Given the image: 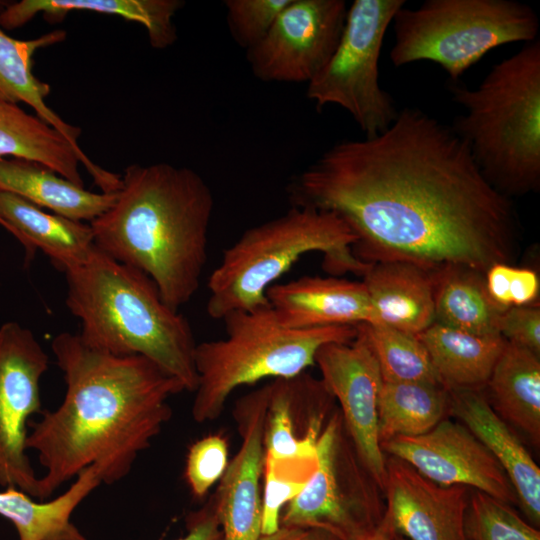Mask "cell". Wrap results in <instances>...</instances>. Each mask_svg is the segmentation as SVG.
Returning <instances> with one entry per match:
<instances>
[{"instance_id":"5b68a950","label":"cell","mask_w":540,"mask_h":540,"mask_svg":"<svg viewBox=\"0 0 540 540\" xmlns=\"http://www.w3.org/2000/svg\"><path fill=\"white\" fill-rule=\"evenodd\" d=\"M464 115L451 128L487 180L507 197L540 187V41L493 66L475 89L449 86Z\"/></svg>"},{"instance_id":"4dcf8cb0","label":"cell","mask_w":540,"mask_h":540,"mask_svg":"<svg viewBox=\"0 0 540 540\" xmlns=\"http://www.w3.org/2000/svg\"><path fill=\"white\" fill-rule=\"evenodd\" d=\"M357 327L375 356L382 381L442 384L416 334L367 323Z\"/></svg>"},{"instance_id":"6da1fadb","label":"cell","mask_w":540,"mask_h":540,"mask_svg":"<svg viewBox=\"0 0 540 540\" xmlns=\"http://www.w3.org/2000/svg\"><path fill=\"white\" fill-rule=\"evenodd\" d=\"M291 206L339 216L362 262H408L428 271H485L510 263L518 220L451 126L419 108L398 111L382 133L344 140L296 174Z\"/></svg>"},{"instance_id":"3957f363","label":"cell","mask_w":540,"mask_h":540,"mask_svg":"<svg viewBox=\"0 0 540 540\" xmlns=\"http://www.w3.org/2000/svg\"><path fill=\"white\" fill-rule=\"evenodd\" d=\"M213 210L212 191L193 169L132 164L111 207L90 226L99 250L145 273L179 311L200 287Z\"/></svg>"},{"instance_id":"9a60e30c","label":"cell","mask_w":540,"mask_h":540,"mask_svg":"<svg viewBox=\"0 0 540 540\" xmlns=\"http://www.w3.org/2000/svg\"><path fill=\"white\" fill-rule=\"evenodd\" d=\"M334 397L321 379L305 372L270 383L264 423V467L314 473L317 442L335 409Z\"/></svg>"},{"instance_id":"1f68e13d","label":"cell","mask_w":540,"mask_h":540,"mask_svg":"<svg viewBox=\"0 0 540 540\" xmlns=\"http://www.w3.org/2000/svg\"><path fill=\"white\" fill-rule=\"evenodd\" d=\"M465 530L468 540H540L539 529L510 504L474 489L469 497Z\"/></svg>"},{"instance_id":"ab89813d","label":"cell","mask_w":540,"mask_h":540,"mask_svg":"<svg viewBox=\"0 0 540 540\" xmlns=\"http://www.w3.org/2000/svg\"><path fill=\"white\" fill-rule=\"evenodd\" d=\"M7 4L3 1H0V12L5 8Z\"/></svg>"},{"instance_id":"8992f818","label":"cell","mask_w":540,"mask_h":540,"mask_svg":"<svg viewBox=\"0 0 540 540\" xmlns=\"http://www.w3.org/2000/svg\"><path fill=\"white\" fill-rule=\"evenodd\" d=\"M356 235L336 214L291 206L274 219L246 229L224 252L208 280V315L215 320L238 310L268 304L269 287L305 254L324 255V269L335 275L363 276L371 264L352 251Z\"/></svg>"},{"instance_id":"7a4b0ae2","label":"cell","mask_w":540,"mask_h":540,"mask_svg":"<svg viewBox=\"0 0 540 540\" xmlns=\"http://www.w3.org/2000/svg\"><path fill=\"white\" fill-rule=\"evenodd\" d=\"M51 348L66 390L55 410L29 423L27 449L45 469L39 501L91 465L104 484L126 477L170 420L169 398L185 391L151 360L91 348L78 333H59Z\"/></svg>"},{"instance_id":"f35d334b","label":"cell","mask_w":540,"mask_h":540,"mask_svg":"<svg viewBox=\"0 0 540 540\" xmlns=\"http://www.w3.org/2000/svg\"><path fill=\"white\" fill-rule=\"evenodd\" d=\"M361 540H409L383 516L381 523Z\"/></svg>"},{"instance_id":"836d02e7","label":"cell","mask_w":540,"mask_h":540,"mask_svg":"<svg viewBox=\"0 0 540 540\" xmlns=\"http://www.w3.org/2000/svg\"><path fill=\"white\" fill-rule=\"evenodd\" d=\"M229 463V447L222 434H210L195 441L188 450L185 479L196 499H202L220 481Z\"/></svg>"},{"instance_id":"d6986e66","label":"cell","mask_w":540,"mask_h":540,"mask_svg":"<svg viewBox=\"0 0 540 540\" xmlns=\"http://www.w3.org/2000/svg\"><path fill=\"white\" fill-rule=\"evenodd\" d=\"M449 391L450 414L490 451L510 480L528 522L540 524V469L508 424L494 411L482 390Z\"/></svg>"},{"instance_id":"f546056e","label":"cell","mask_w":540,"mask_h":540,"mask_svg":"<svg viewBox=\"0 0 540 540\" xmlns=\"http://www.w3.org/2000/svg\"><path fill=\"white\" fill-rule=\"evenodd\" d=\"M448 413L449 391L442 384L382 381L378 397L380 445L396 436L422 435Z\"/></svg>"},{"instance_id":"8fae6325","label":"cell","mask_w":540,"mask_h":540,"mask_svg":"<svg viewBox=\"0 0 540 540\" xmlns=\"http://www.w3.org/2000/svg\"><path fill=\"white\" fill-rule=\"evenodd\" d=\"M49 356L33 332L17 322L0 326V486L39 501L40 480L27 455L30 417L43 413L40 380Z\"/></svg>"},{"instance_id":"83f0119b","label":"cell","mask_w":540,"mask_h":540,"mask_svg":"<svg viewBox=\"0 0 540 540\" xmlns=\"http://www.w3.org/2000/svg\"><path fill=\"white\" fill-rule=\"evenodd\" d=\"M430 272L436 323L478 336H500L498 321L505 309L489 296L484 273L461 265Z\"/></svg>"},{"instance_id":"9c48e42d","label":"cell","mask_w":540,"mask_h":540,"mask_svg":"<svg viewBox=\"0 0 540 540\" xmlns=\"http://www.w3.org/2000/svg\"><path fill=\"white\" fill-rule=\"evenodd\" d=\"M404 5V0H355L335 52L307 84L306 96L318 111L340 106L368 138L384 132L398 114L380 86L378 63L388 26Z\"/></svg>"},{"instance_id":"5bb4252c","label":"cell","mask_w":540,"mask_h":540,"mask_svg":"<svg viewBox=\"0 0 540 540\" xmlns=\"http://www.w3.org/2000/svg\"><path fill=\"white\" fill-rule=\"evenodd\" d=\"M384 454L399 458L441 485H462L510 505L517 503L505 471L463 424L448 419L418 436H396L381 443Z\"/></svg>"},{"instance_id":"d4e9b609","label":"cell","mask_w":540,"mask_h":540,"mask_svg":"<svg viewBox=\"0 0 540 540\" xmlns=\"http://www.w3.org/2000/svg\"><path fill=\"white\" fill-rule=\"evenodd\" d=\"M100 484L99 472L91 465L50 501H35L16 488H5L0 491V515L14 525L18 540H87L71 517Z\"/></svg>"},{"instance_id":"ba28073f","label":"cell","mask_w":540,"mask_h":540,"mask_svg":"<svg viewBox=\"0 0 540 540\" xmlns=\"http://www.w3.org/2000/svg\"><path fill=\"white\" fill-rule=\"evenodd\" d=\"M392 22L394 66L434 62L454 82L492 49L533 42L539 31L534 9L514 0H426L402 7Z\"/></svg>"},{"instance_id":"8d00e7d4","label":"cell","mask_w":540,"mask_h":540,"mask_svg":"<svg viewBox=\"0 0 540 540\" xmlns=\"http://www.w3.org/2000/svg\"><path fill=\"white\" fill-rule=\"evenodd\" d=\"M186 534L175 540H223L222 530L211 496L186 518Z\"/></svg>"},{"instance_id":"4316f807","label":"cell","mask_w":540,"mask_h":540,"mask_svg":"<svg viewBox=\"0 0 540 540\" xmlns=\"http://www.w3.org/2000/svg\"><path fill=\"white\" fill-rule=\"evenodd\" d=\"M484 389L494 411L525 433L535 445L540 441L539 355L511 342L498 357Z\"/></svg>"},{"instance_id":"cb8c5ba5","label":"cell","mask_w":540,"mask_h":540,"mask_svg":"<svg viewBox=\"0 0 540 540\" xmlns=\"http://www.w3.org/2000/svg\"><path fill=\"white\" fill-rule=\"evenodd\" d=\"M0 191L81 222L95 220L116 198V192H91L42 164L3 157H0Z\"/></svg>"},{"instance_id":"ffe728a7","label":"cell","mask_w":540,"mask_h":540,"mask_svg":"<svg viewBox=\"0 0 540 540\" xmlns=\"http://www.w3.org/2000/svg\"><path fill=\"white\" fill-rule=\"evenodd\" d=\"M0 157L42 164L65 179L84 187L79 165L83 164L101 192L119 190L121 176L93 163L77 151L55 128L18 104L0 101Z\"/></svg>"},{"instance_id":"60d3db41","label":"cell","mask_w":540,"mask_h":540,"mask_svg":"<svg viewBox=\"0 0 540 540\" xmlns=\"http://www.w3.org/2000/svg\"><path fill=\"white\" fill-rule=\"evenodd\" d=\"M0 225H1L4 229H6V225L4 224V222H3L1 219H0Z\"/></svg>"},{"instance_id":"f1b7e54d","label":"cell","mask_w":540,"mask_h":540,"mask_svg":"<svg viewBox=\"0 0 540 540\" xmlns=\"http://www.w3.org/2000/svg\"><path fill=\"white\" fill-rule=\"evenodd\" d=\"M66 32L54 30L31 40H18L7 35L0 27V101L25 103L37 116L60 132L79 152L81 129L65 122L46 103L50 86L40 81L32 72L35 52L64 41Z\"/></svg>"},{"instance_id":"7402d4cb","label":"cell","mask_w":540,"mask_h":540,"mask_svg":"<svg viewBox=\"0 0 540 540\" xmlns=\"http://www.w3.org/2000/svg\"><path fill=\"white\" fill-rule=\"evenodd\" d=\"M0 219L24 247L26 262L39 249L65 272L86 262L95 249L90 224L46 212L9 192L0 191Z\"/></svg>"},{"instance_id":"277c9868","label":"cell","mask_w":540,"mask_h":540,"mask_svg":"<svg viewBox=\"0 0 540 540\" xmlns=\"http://www.w3.org/2000/svg\"><path fill=\"white\" fill-rule=\"evenodd\" d=\"M66 305L79 319L82 341L114 355H140L197 386L195 341L188 320L162 299L150 277L96 246L83 264L66 270Z\"/></svg>"},{"instance_id":"30bf717a","label":"cell","mask_w":540,"mask_h":540,"mask_svg":"<svg viewBox=\"0 0 540 540\" xmlns=\"http://www.w3.org/2000/svg\"><path fill=\"white\" fill-rule=\"evenodd\" d=\"M318 467L282 510L280 524L324 530L339 540H361L382 521V492L365 469L345 430L339 408L317 442Z\"/></svg>"},{"instance_id":"44dd1931","label":"cell","mask_w":540,"mask_h":540,"mask_svg":"<svg viewBox=\"0 0 540 540\" xmlns=\"http://www.w3.org/2000/svg\"><path fill=\"white\" fill-rule=\"evenodd\" d=\"M362 277L369 299L367 324L417 335L435 322L430 271L408 262H379Z\"/></svg>"},{"instance_id":"52a82bcc","label":"cell","mask_w":540,"mask_h":540,"mask_svg":"<svg viewBox=\"0 0 540 540\" xmlns=\"http://www.w3.org/2000/svg\"><path fill=\"white\" fill-rule=\"evenodd\" d=\"M226 335L197 344V386L191 414L197 423L217 419L239 387L266 378L295 377L315 364L318 350L329 343L353 341L357 326L290 329L277 320L269 303L227 314Z\"/></svg>"},{"instance_id":"e575fe53","label":"cell","mask_w":540,"mask_h":540,"mask_svg":"<svg viewBox=\"0 0 540 540\" xmlns=\"http://www.w3.org/2000/svg\"><path fill=\"white\" fill-rule=\"evenodd\" d=\"M484 279L489 296L503 309L539 303L540 281L535 270L495 263L485 271Z\"/></svg>"},{"instance_id":"4fadbf2b","label":"cell","mask_w":540,"mask_h":540,"mask_svg":"<svg viewBox=\"0 0 540 540\" xmlns=\"http://www.w3.org/2000/svg\"><path fill=\"white\" fill-rule=\"evenodd\" d=\"M315 364L325 387L339 403L345 430L358 458L383 493L386 455L378 433L382 377L371 348L358 329L351 342L322 346Z\"/></svg>"},{"instance_id":"d6a6232c","label":"cell","mask_w":540,"mask_h":540,"mask_svg":"<svg viewBox=\"0 0 540 540\" xmlns=\"http://www.w3.org/2000/svg\"><path fill=\"white\" fill-rule=\"evenodd\" d=\"M291 0H226V23L231 37L246 51L257 45Z\"/></svg>"},{"instance_id":"ac0fdd59","label":"cell","mask_w":540,"mask_h":540,"mask_svg":"<svg viewBox=\"0 0 540 540\" xmlns=\"http://www.w3.org/2000/svg\"><path fill=\"white\" fill-rule=\"evenodd\" d=\"M278 322L290 329L368 323L369 299L362 281L301 276L266 292Z\"/></svg>"},{"instance_id":"603a6c76","label":"cell","mask_w":540,"mask_h":540,"mask_svg":"<svg viewBox=\"0 0 540 540\" xmlns=\"http://www.w3.org/2000/svg\"><path fill=\"white\" fill-rule=\"evenodd\" d=\"M183 5L180 0H22L7 4L0 12V27L19 28L39 13L55 23L72 11L96 12L141 24L147 31L150 45L165 49L177 40L173 19Z\"/></svg>"},{"instance_id":"e0dca14e","label":"cell","mask_w":540,"mask_h":540,"mask_svg":"<svg viewBox=\"0 0 540 540\" xmlns=\"http://www.w3.org/2000/svg\"><path fill=\"white\" fill-rule=\"evenodd\" d=\"M384 517L409 540H468L469 488L435 483L407 462L385 459Z\"/></svg>"},{"instance_id":"7c38bea8","label":"cell","mask_w":540,"mask_h":540,"mask_svg":"<svg viewBox=\"0 0 540 540\" xmlns=\"http://www.w3.org/2000/svg\"><path fill=\"white\" fill-rule=\"evenodd\" d=\"M347 10L344 0H291L265 37L246 51L253 76L308 84L335 52Z\"/></svg>"},{"instance_id":"d590c367","label":"cell","mask_w":540,"mask_h":540,"mask_svg":"<svg viewBox=\"0 0 540 540\" xmlns=\"http://www.w3.org/2000/svg\"><path fill=\"white\" fill-rule=\"evenodd\" d=\"M499 335L507 342L540 354L539 303L505 309L498 321Z\"/></svg>"},{"instance_id":"74e56055","label":"cell","mask_w":540,"mask_h":540,"mask_svg":"<svg viewBox=\"0 0 540 540\" xmlns=\"http://www.w3.org/2000/svg\"><path fill=\"white\" fill-rule=\"evenodd\" d=\"M259 540H339L332 534L317 528L282 525L272 533L261 534Z\"/></svg>"},{"instance_id":"2e32d148","label":"cell","mask_w":540,"mask_h":540,"mask_svg":"<svg viewBox=\"0 0 540 540\" xmlns=\"http://www.w3.org/2000/svg\"><path fill=\"white\" fill-rule=\"evenodd\" d=\"M270 384L241 397L234 417L241 446L211 496L223 540H259L262 534L264 423Z\"/></svg>"},{"instance_id":"484cf974","label":"cell","mask_w":540,"mask_h":540,"mask_svg":"<svg viewBox=\"0 0 540 540\" xmlns=\"http://www.w3.org/2000/svg\"><path fill=\"white\" fill-rule=\"evenodd\" d=\"M417 336L448 390H483L506 343L501 336H478L436 322Z\"/></svg>"}]
</instances>
